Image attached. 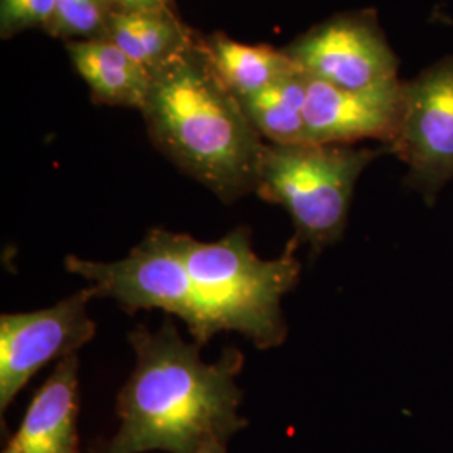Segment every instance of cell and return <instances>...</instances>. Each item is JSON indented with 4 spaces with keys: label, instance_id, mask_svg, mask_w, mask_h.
<instances>
[{
    "label": "cell",
    "instance_id": "obj_10",
    "mask_svg": "<svg viewBox=\"0 0 453 453\" xmlns=\"http://www.w3.org/2000/svg\"><path fill=\"white\" fill-rule=\"evenodd\" d=\"M78 368L76 355L59 359L2 453H81Z\"/></svg>",
    "mask_w": 453,
    "mask_h": 453
},
{
    "label": "cell",
    "instance_id": "obj_13",
    "mask_svg": "<svg viewBox=\"0 0 453 453\" xmlns=\"http://www.w3.org/2000/svg\"><path fill=\"white\" fill-rule=\"evenodd\" d=\"M202 48L220 81L237 99L250 96L299 69L282 49L247 46L226 33L202 35Z\"/></svg>",
    "mask_w": 453,
    "mask_h": 453
},
{
    "label": "cell",
    "instance_id": "obj_14",
    "mask_svg": "<svg viewBox=\"0 0 453 453\" xmlns=\"http://www.w3.org/2000/svg\"><path fill=\"white\" fill-rule=\"evenodd\" d=\"M306 99L308 74L301 69L260 89L250 96L241 97L243 113L269 143L296 145L306 140Z\"/></svg>",
    "mask_w": 453,
    "mask_h": 453
},
{
    "label": "cell",
    "instance_id": "obj_12",
    "mask_svg": "<svg viewBox=\"0 0 453 453\" xmlns=\"http://www.w3.org/2000/svg\"><path fill=\"white\" fill-rule=\"evenodd\" d=\"M196 37L198 33L181 22L173 7L113 11L103 35L151 74Z\"/></svg>",
    "mask_w": 453,
    "mask_h": 453
},
{
    "label": "cell",
    "instance_id": "obj_2",
    "mask_svg": "<svg viewBox=\"0 0 453 453\" xmlns=\"http://www.w3.org/2000/svg\"><path fill=\"white\" fill-rule=\"evenodd\" d=\"M151 76L140 111L153 145L226 203L256 192L262 136L211 67L202 34Z\"/></svg>",
    "mask_w": 453,
    "mask_h": 453
},
{
    "label": "cell",
    "instance_id": "obj_17",
    "mask_svg": "<svg viewBox=\"0 0 453 453\" xmlns=\"http://www.w3.org/2000/svg\"><path fill=\"white\" fill-rule=\"evenodd\" d=\"M113 11H142L173 7V0H108Z\"/></svg>",
    "mask_w": 453,
    "mask_h": 453
},
{
    "label": "cell",
    "instance_id": "obj_18",
    "mask_svg": "<svg viewBox=\"0 0 453 453\" xmlns=\"http://www.w3.org/2000/svg\"><path fill=\"white\" fill-rule=\"evenodd\" d=\"M226 443L224 441H211L207 445H203L198 453H226Z\"/></svg>",
    "mask_w": 453,
    "mask_h": 453
},
{
    "label": "cell",
    "instance_id": "obj_4",
    "mask_svg": "<svg viewBox=\"0 0 453 453\" xmlns=\"http://www.w3.org/2000/svg\"><path fill=\"white\" fill-rule=\"evenodd\" d=\"M388 146L264 143L256 194L289 213L294 237L312 254L340 242L357 180Z\"/></svg>",
    "mask_w": 453,
    "mask_h": 453
},
{
    "label": "cell",
    "instance_id": "obj_9",
    "mask_svg": "<svg viewBox=\"0 0 453 453\" xmlns=\"http://www.w3.org/2000/svg\"><path fill=\"white\" fill-rule=\"evenodd\" d=\"M403 110V80L368 89H342L308 76L306 140L348 145L374 140L389 148L398 136Z\"/></svg>",
    "mask_w": 453,
    "mask_h": 453
},
{
    "label": "cell",
    "instance_id": "obj_1",
    "mask_svg": "<svg viewBox=\"0 0 453 453\" xmlns=\"http://www.w3.org/2000/svg\"><path fill=\"white\" fill-rule=\"evenodd\" d=\"M128 338L136 366L118 395L121 425L95 453H198L211 441L226 443L247 426L239 415V349L205 363L200 346L181 340L172 321L157 333L138 326Z\"/></svg>",
    "mask_w": 453,
    "mask_h": 453
},
{
    "label": "cell",
    "instance_id": "obj_6",
    "mask_svg": "<svg viewBox=\"0 0 453 453\" xmlns=\"http://www.w3.org/2000/svg\"><path fill=\"white\" fill-rule=\"evenodd\" d=\"M391 153L405 163V185L434 207L453 181V52L405 81V110Z\"/></svg>",
    "mask_w": 453,
    "mask_h": 453
},
{
    "label": "cell",
    "instance_id": "obj_8",
    "mask_svg": "<svg viewBox=\"0 0 453 453\" xmlns=\"http://www.w3.org/2000/svg\"><path fill=\"white\" fill-rule=\"evenodd\" d=\"M96 291L88 286L56 306L33 312H12L0 318V411L49 361L76 355L95 338L96 323L88 304Z\"/></svg>",
    "mask_w": 453,
    "mask_h": 453
},
{
    "label": "cell",
    "instance_id": "obj_7",
    "mask_svg": "<svg viewBox=\"0 0 453 453\" xmlns=\"http://www.w3.org/2000/svg\"><path fill=\"white\" fill-rule=\"evenodd\" d=\"M282 50L311 78L342 89L400 81V58L374 9L334 14Z\"/></svg>",
    "mask_w": 453,
    "mask_h": 453
},
{
    "label": "cell",
    "instance_id": "obj_16",
    "mask_svg": "<svg viewBox=\"0 0 453 453\" xmlns=\"http://www.w3.org/2000/svg\"><path fill=\"white\" fill-rule=\"evenodd\" d=\"M54 9L56 0H0L2 39H11L34 27L46 29Z\"/></svg>",
    "mask_w": 453,
    "mask_h": 453
},
{
    "label": "cell",
    "instance_id": "obj_5",
    "mask_svg": "<svg viewBox=\"0 0 453 453\" xmlns=\"http://www.w3.org/2000/svg\"><path fill=\"white\" fill-rule=\"evenodd\" d=\"M65 264L71 274L89 282L96 297L114 299L130 314L160 309L177 316L198 346L217 334L180 254L177 232L151 228L125 259L93 262L69 256Z\"/></svg>",
    "mask_w": 453,
    "mask_h": 453
},
{
    "label": "cell",
    "instance_id": "obj_11",
    "mask_svg": "<svg viewBox=\"0 0 453 453\" xmlns=\"http://www.w3.org/2000/svg\"><path fill=\"white\" fill-rule=\"evenodd\" d=\"M65 49L96 103L143 108L153 76L125 50L106 39L67 41Z\"/></svg>",
    "mask_w": 453,
    "mask_h": 453
},
{
    "label": "cell",
    "instance_id": "obj_15",
    "mask_svg": "<svg viewBox=\"0 0 453 453\" xmlns=\"http://www.w3.org/2000/svg\"><path fill=\"white\" fill-rule=\"evenodd\" d=\"M113 7L108 0H56L46 33L67 41L103 39Z\"/></svg>",
    "mask_w": 453,
    "mask_h": 453
},
{
    "label": "cell",
    "instance_id": "obj_3",
    "mask_svg": "<svg viewBox=\"0 0 453 453\" xmlns=\"http://www.w3.org/2000/svg\"><path fill=\"white\" fill-rule=\"evenodd\" d=\"M177 242L217 333L237 331L259 349L277 348L286 341L282 297L296 288L301 275L296 237L279 257L269 260L252 250L247 226L234 228L213 242L177 234Z\"/></svg>",
    "mask_w": 453,
    "mask_h": 453
}]
</instances>
